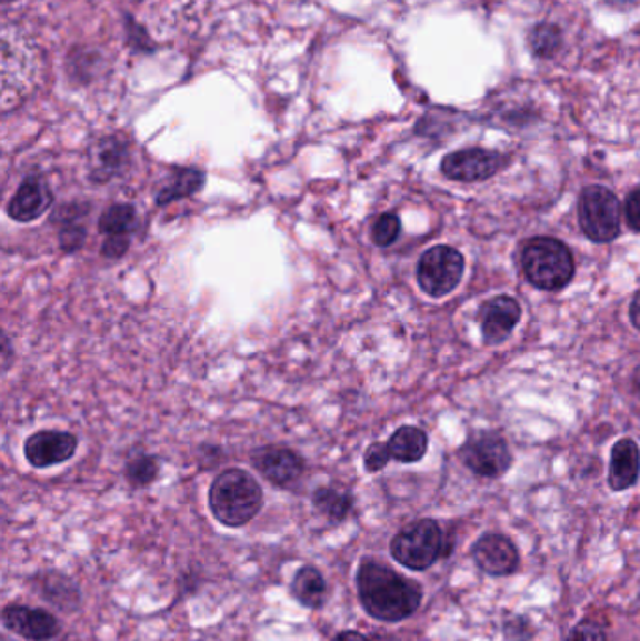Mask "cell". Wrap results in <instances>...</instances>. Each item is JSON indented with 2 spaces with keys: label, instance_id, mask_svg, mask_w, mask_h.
I'll list each match as a JSON object with an SVG mask.
<instances>
[{
  "label": "cell",
  "instance_id": "603a6c76",
  "mask_svg": "<svg viewBox=\"0 0 640 641\" xmlns=\"http://www.w3.org/2000/svg\"><path fill=\"white\" fill-rule=\"evenodd\" d=\"M158 471H160V465H158L157 458L138 455V458H133L132 462L128 463L127 479L136 488H143V485L151 484L152 480L157 479Z\"/></svg>",
  "mask_w": 640,
  "mask_h": 641
},
{
  "label": "cell",
  "instance_id": "ba28073f",
  "mask_svg": "<svg viewBox=\"0 0 640 641\" xmlns=\"http://www.w3.org/2000/svg\"><path fill=\"white\" fill-rule=\"evenodd\" d=\"M506 162V157L496 150H457L441 160V173L457 182H481L502 171Z\"/></svg>",
  "mask_w": 640,
  "mask_h": 641
},
{
  "label": "cell",
  "instance_id": "8fae6325",
  "mask_svg": "<svg viewBox=\"0 0 640 641\" xmlns=\"http://www.w3.org/2000/svg\"><path fill=\"white\" fill-rule=\"evenodd\" d=\"M522 308L513 297L500 294L490 299L481 310V330L484 342L489 345H498L508 340L514 327L519 324Z\"/></svg>",
  "mask_w": 640,
  "mask_h": 641
},
{
  "label": "cell",
  "instance_id": "3957f363",
  "mask_svg": "<svg viewBox=\"0 0 640 641\" xmlns=\"http://www.w3.org/2000/svg\"><path fill=\"white\" fill-rule=\"evenodd\" d=\"M520 267L528 282L543 291H560L574 277L573 253L552 237L528 240L520 252Z\"/></svg>",
  "mask_w": 640,
  "mask_h": 641
},
{
  "label": "cell",
  "instance_id": "30bf717a",
  "mask_svg": "<svg viewBox=\"0 0 640 641\" xmlns=\"http://www.w3.org/2000/svg\"><path fill=\"white\" fill-rule=\"evenodd\" d=\"M78 449V438L68 432H38L24 443V455L34 468L68 462Z\"/></svg>",
  "mask_w": 640,
  "mask_h": 641
},
{
  "label": "cell",
  "instance_id": "ac0fdd59",
  "mask_svg": "<svg viewBox=\"0 0 640 641\" xmlns=\"http://www.w3.org/2000/svg\"><path fill=\"white\" fill-rule=\"evenodd\" d=\"M203 184H206L203 171L193 168L181 169V171H177L170 184L158 193L157 204L158 207H166V204L179 201V199L190 198L193 193L200 192Z\"/></svg>",
  "mask_w": 640,
  "mask_h": 641
},
{
  "label": "cell",
  "instance_id": "f546056e",
  "mask_svg": "<svg viewBox=\"0 0 640 641\" xmlns=\"http://www.w3.org/2000/svg\"><path fill=\"white\" fill-rule=\"evenodd\" d=\"M626 222L629 228L640 233V190L629 193L626 199Z\"/></svg>",
  "mask_w": 640,
  "mask_h": 641
},
{
  "label": "cell",
  "instance_id": "1f68e13d",
  "mask_svg": "<svg viewBox=\"0 0 640 641\" xmlns=\"http://www.w3.org/2000/svg\"><path fill=\"white\" fill-rule=\"evenodd\" d=\"M332 641H370L367 635L359 634V632H353V630H348V632H342V634L337 635Z\"/></svg>",
  "mask_w": 640,
  "mask_h": 641
},
{
  "label": "cell",
  "instance_id": "484cf974",
  "mask_svg": "<svg viewBox=\"0 0 640 641\" xmlns=\"http://www.w3.org/2000/svg\"><path fill=\"white\" fill-rule=\"evenodd\" d=\"M86 228L83 226H78V223H64V228L61 229L59 233V242H61V248L64 252H73L78 250L83 244L86 240Z\"/></svg>",
  "mask_w": 640,
  "mask_h": 641
},
{
  "label": "cell",
  "instance_id": "6da1fadb",
  "mask_svg": "<svg viewBox=\"0 0 640 641\" xmlns=\"http://www.w3.org/2000/svg\"><path fill=\"white\" fill-rule=\"evenodd\" d=\"M357 591L364 610L387 623L410 618L423 600V589L417 582L376 561L359 567Z\"/></svg>",
  "mask_w": 640,
  "mask_h": 641
},
{
  "label": "cell",
  "instance_id": "4fadbf2b",
  "mask_svg": "<svg viewBox=\"0 0 640 641\" xmlns=\"http://www.w3.org/2000/svg\"><path fill=\"white\" fill-rule=\"evenodd\" d=\"M2 623L8 630L32 641L51 640L59 634V623L51 613L27 605H8L2 613Z\"/></svg>",
  "mask_w": 640,
  "mask_h": 641
},
{
  "label": "cell",
  "instance_id": "5bb4252c",
  "mask_svg": "<svg viewBox=\"0 0 640 641\" xmlns=\"http://www.w3.org/2000/svg\"><path fill=\"white\" fill-rule=\"evenodd\" d=\"M51 203L53 196L49 192L48 184H43L38 177H29L21 182V187L8 204V217L16 222H32L42 217Z\"/></svg>",
  "mask_w": 640,
  "mask_h": 641
},
{
  "label": "cell",
  "instance_id": "d4e9b609",
  "mask_svg": "<svg viewBox=\"0 0 640 641\" xmlns=\"http://www.w3.org/2000/svg\"><path fill=\"white\" fill-rule=\"evenodd\" d=\"M566 641H607V634L596 621H582L569 632Z\"/></svg>",
  "mask_w": 640,
  "mask_h": 641
},
{
  "label": "cell",
  "instance_id": "7a4b0ae2",
  "mask_svg": "<svg viewBox=\"0 0 640 641\" xmlns=\"http://www.w3.org/2000/svg\"><path fill=\"white\" fill-rule=\"evenodd\" d=\"M209 504L218 522L241 528L260 512L263 492L252 474L242 469H228L212 482Z\"/></svg>",
  "mask_w": 640,
  "mask_h": 641
},
{
  "label": "cell",
  "instance_id": "ffe728a7",
  "mask_svg": "<svg viewBox=\"0 0 640 641\" xmlns=\"http://www.w3.org/2000/svg\"><path fill=\"white\" fill-rule=\"evenodd\" d=\"M98 228L108 237H128L136 229V209L132 204H113L103 212Z\"/></svg>",
  "mask_w": 640,
  "mask_h": 641
},
{
  "label": "cell",
  "instance_id": "8992f818",
  "mask_svg": "<svg viewBox=\"0 0 640 641\" xmlns=\"http://www.w3.org/2000/svg\"><path fill=\"white\" fill-rule=\"evenodd\" d=\"M464 274V258L457 248H430L417 263V282L419 288L430 297H446L454 291Z\"/></svg>",
  "mask_w": 640,
  "mask_h": 641
},
{
  "label": "cell",
  "instance_id": "d6986e66",
  "mask_svg": "<svg viewBox=\"0 0 640 641\" xmlns=\"http://www.w3.org/2000/svg\"><path fill=\"white\" fill-rule=\"evenodd\" d=\"M293 594L307 608H320L326 600L327 585L320 570L314 567H304L299 570L293 580Z\"/></svg>",
  "mask_w": 640,
  "mask_h": 641
},
{
  "label": "cell",
  "instance_id": "d6a6232c",
  "mask_svg": "<svg viewBox=\"0 0 640 641\" xmlns=\"http://www.w3.org/2000/svg\"><path fill=\"white\" fill-rule=\"evenodd\" d=\"M607 2H610L612 7L628 8L631 7V4H634L637 0H607Z\"/></svg>",
  "mask_w": 640,
  "mask_h": 641
},
{
  "label": "cell",
  "instance_id": "836d02e7",
  "mask_svg": "<svg viewBox=\"0 0 640 641\" xmlns=\"http://www.w3.org/2000/svg\"><path fill=\"white\" fill-rule=\"evenodd\" d=\"M4 2H13V0H4Z\"/></svg>",
  "mask_w": 640,
  "mask_h": 641
},
{
  "label": "cell",
  "instance_id": "f1b7e54d",
  "mask_svg": "<svg viewBox=\"0 0 640 641\" xmlns=\"http://www.w3.org/2000/svg\"><path fill=\"white\" fill-rule=\"evenodd\" d=\"M503 632L508 635L509 641H528L530 635H532V630H530V624L526 623V619L514 618L506 623L503 627Z\"/></svg>",
  "mask_w": 640,
  "mask_h": 641
},
{
  "label": "cell",
  "instance_id": "2e32d148",
  "mask_svg": "<svg viewBox=\"0 0 640 641\" xmlns=\"http://www.w3.org/2000/svg\"><path fill=\"white\" fill-rule=\"evenodd\" d=\"M389 454L397 462L413 463L423 460L429 449V438L421 428L416 425H402L391 435L387 443Z\"/></svg>",
  "mask_w": 640,
  "mask_h": 641
},
{
  "label": "cell",
  "instance_id": "83f0119b",
  "mask_svg": "<svg viewBox=\"0 0 640 641\" xmlns=\"http://www.w3.org/2000/svg\"><path fill=\"white\" fill-rule=\"evenodd\" d=\"M128 248H130V239L128 237H108V240L102 244L100 253L106 259H121L128 252Z\"/></svg>",
  "mask_w": 640,
  "mask_h": 641
},
{
  "label": "cell",
  "instance_id": "4dcf8cb0",
  "mask_svg": "<svg viewBox=\"0 0 640 641\" xmlns=\"http://www.w3.org/2000/svg\"><path fill=\"white\" fill-rule=\"evenodd\" d=\"M629 319H631V323H633L634 329L639 330L640 332V289L639 293L634 294L631 307H629Z\"/></svg>",
  "mask_w": 640,
  "mask_h": 641
},
{
  "label": "cell",
  "instance_id": "277c9868",
  "mask_svg": "<svg viewBox=\"0 0 640 641\" xmlns=\"http://www.w3.org/2000/svg\"><path fill=\"white\" fill-rule=\"evenodd\" d=\"M579 223L582 233L598 244L617 239L622 229V207L609 188L587 187L580 192Z\"/></svg>",
  "mask_w": 640,
  "mask_h": 641
},
{
  "label": "cell",
  "instance_id": "cb8c5ba5",
  "mask_svg": "<svg viewBox=\"0 0 640 641\" xmlns=\"http://www.w3.org/2000/svg\"><path fill=\"white\" fill-rule=\"evenodd\" d=\"M400 228L402 226H400V218L397 214H393V212L381 214L376 220L374 226H372V231H370L372 242L380 248L391 247L394 240L399 239Z\"/></svg>",
  "mask_w": 640,
  "mask_h": 641
},
{
  "label": "cell",
  "instance_id": "4316f807",
  "mask_svg": "<svg viewBox=\"0 0 640 641\" xmlns=\"http://www.w3.org/2000/svg\"><path fill=\"white\" fill-rule=\"evenodd\" d=\"M391 460L387 444L372 443L367 452H364V468L369 469L370 473H378L386 468Z\"/></svg>",
  "mask_w": 640,
  "mask_h": 641
},
{
  "label": "cell",
  "instance_id": "e0dca14e",
  "mask_svg": "<svg viewBox=\"0 0 640 641\" xmlns=\"http://www.w3.org/2000/svg\"><path fill=\"white\" fill-rule=\"evenodd\" d=\"M127 162V149L119 139H103L92 152V180L106 182Z\"/></svg>",
  "mask_w": 640,
  "mask_h": 641
},
{
  "label": "cell",
  "instance_id": "5b68a950",
  "mask_svg": "<svg viewBox=\"0 0 640 641\" xmlns=\"http://www.w3.org/2000/svg\"><path fill=\"white\" fill-rule=\"evenodd\" d=\"M443 533L434 520H419L394 537L391 553L406 569L427 570L443 555Z\"/></svg>",
  "mask_w": 640,
  "mask_h": 641
},
{
  "label": "cell",
  "instance_id": "44dd1931",
  "mask_svg": "<svg viewBox=\"0 0 640 641\" xmlns=\"http://www.w3.org/2000/svg\"><path fill=\"white\" fill-rule=\"evenodd\" d=\"M528 43H530V49L536 57L550 59L562 48V32L556 24L539 23L530 32Z\"/></svg>",
  "mask_w": 640,
  "mask_h": 641
},
{
  "label": "cell",
  "instance_id": "9a60e30c",
  "mask_svg": "<svg viewBox=\"0 0 640 641\" xmlns=\"http://www.w3.org/2000/svg\"><path fill=\"white\" fill-rule=\"evenodd\" d=\"M640 474V450L633 439L623 438L610 452L609 485L614 492L629 490Z\"/></svg>",
  "mask_w": 640,
  "mask_h": 641
},
{
  "label": "cell",
  "instance_id": "52a82bcc",
  "mask_svg": "<svg viewBox=\"0 0 640 641\" xmlns=\"http://www.w3.org/2000/svg\"><path fill=\"white\" fill-rule=\"evenodd\" d=\"M459 455L466 468L487 479L502 477L513 463L506 439L492 432L473 433L460 447Z\"/></svg>",
  "mask_w": 640,
  "mask_h": 641
},
{
  "label": "cell",
  "instance_id": "7c38bea8",
  "mask_svg": "<svg viewBox=\"0 0 640 641\" xmlns=\"http://www.w3.org/2000/svg\"><path fill=\"white\" fill-rule=\"evenodd\" d=\"M254 468L269 482L277 485H288L296 482L304 471V463L297 452L282 447H261L252 452Z\"/></svg>",
  "mask_w": 640,
  "mask_h": 641
},
{
  "label": "cell",
  "instance_id": "7402d4cb",
  "mask_svg": "<svg viewBox=\"0 0 640 641\" xmlns=\"http://www.w3.org/2000/svg\"><path fill=\"white\" fill-rule=\"evenodd\" d=\"M314 507L332 522H342L351 509L348 493L337 492L331 488H321L314 493Z\"/></svg>",
  "mask_w": 640,
  "mask_h": 641
},
{
  "label": "cell",
  "instance_id": "9c48e42d",
  "mask_svg": "<svg viewBox=\"0 0 640 641\" xmlns=\"http://www.w3.org/2000/svg\"><path fill=\"white\" fill-rule=\"evenodd\" d=\"M471 555L479 569L490 575H509L519 569V552L513 542L503 534H483L473 544Z\"/></svg>",
  "mask_w": 640,
  "mask_h": 641
}]
</instances>
